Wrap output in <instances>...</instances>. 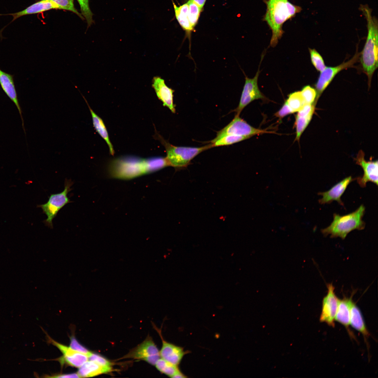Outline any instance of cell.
<instances>
[{"label": "cell", "instance_id": "9c48e42d", "mask_svg": "<svg viewBox=\"0 0 378 378\" xmlns=\"http://www.w3.org/2000/svg\"><path fill=\"white\" fill-rule=\"evenodd\" d=\"M112 9L118 18L141 22L154 29L164 38H169L148 13L147 0H99Z\"/></svg>", "mask_w": 378, "mask_h": 378}, {"label": "cell", "instance_id": "30bf717a", "mask_svg": "<svg viewBox=\"0 0 378 378\" xmlns=\"http://www.w3.org/2000/svg\"><path fill=\"white\" fill-rule=\"evenodd\" d=\"M145 368L146 365L141 360H134L132 358L130 363L128 378H144L141 377V373Z\"/></svg>", "mask_w": 378, "mask_h": 378}, {"label": "cell", "instance_id": "52a82bcc", "mask_svg": "<svg viewBox=\"0 0 378 378\" xmlns=\"http://www.w3.org/2000/svg\"><path fill=\"white\" fill-rule=\"evenodd\" d=\"M345 8L351 36L363 56L370 62L372 73L378 80V39L375 7H368L359 13L354 12L346 3Z\"/></svg>", "mask_w": 378, "mask_h": 378}, {"label": "cell", "instance_id": "8fae6325", "mask_svg": "<svg viewBox=\"0 0 378 378\" xmlns=\"http://www.w3.org/2000/svg\"><path fill=\"white\" fill-rule=\"evenodd\" d=\"M376 9L377 12V36L378 39V1L376 2V4L374 5Z\"/></svg>", "mask_w": 378, "mask_h": 378}, {"label": "cell", "instance_id": "5b68a950", "mask_svg": "<svg viewBox=\"0 0 378 378\" xmlns=\"http://www.w3.org/2000/svg\"><path fill=\"white\" fill-rule=\"evenodd\" d=\"M0 169L8 185L33 214L41 234L46 259L50 266L44 222L36 198L27 150L0 138Z\"/></svg>", "mask_w": 378, "mask_h": 378}, {"label": "cell", "instance_id": "ba28073f", "mask_svg": "<svg viewBox=\"0 0 378 378\" xmlns=\"http://www.w3.org/2000/svg\"><path fill=\"white\" fill-rule=\"evenodd\" d=\"M157 5L162 23V29L172 39L175 54L186 46V27L179 15L177 0H153Z\"/></svg>", "mask_w": 378, "mask_h": 378}, {"label": "cell", "instance_id": "277c9868", "mask_svg": "<svg viewBox=\"0 0 378 378\" xmlns=\"http://www.w3.org/2000/svg\"><path fill=\"white\" fill-rule=\"evenodd\" d=\"M103 18H118L116 13L99 0H80L55 13L49 18L36 24L0 28L3 31H22L26 37L20 45L10 52L0 62L3 66L8 57L15 51L37 36L50 31L79 27Z\"/></svg>", "mask_w": 378, "mask_h": 378}, {"label": "cell", "instance_id": "6da1fadb", "mask_svg": "<svg viewBox=\"0 0 378 378\" xmlns=\"http://www.w3.org/2000/svg\"><path fill=\"white\" fill-rule=\"evenodd\" d=\"M331 314L288 317L266 312L230 316L220 325L217 338L220 349L230 355L262 357L286 348L300 346L336 332Z\"/></svg>", "mask_w": 378, "mask_h": 378}, {"label": "cell", "instance_id": "7a4b0ae2", "mask_svg": "<svg viewBox=\"0 0 378 378\" xmlns=\"http://www.w3.org/2000/svg\"><path fill=\"white\" fill-rule=\"evenodd\" d=\"M309 274L330 294L332 314L341 332L352 338L372 335L378 329V293H351L330 281L314 263Z\"/></svg>", "mask_w": 378, "mask_h": 378}, {"label": "cell", "instance_id": "8992f818", "mask_svg": "<svg viewBox=\"0 0 378 378\" xmlns=\"http://www.w3.org/2000/svg\"><path fill=\"white\" fill-rule=\"evenodd\" d=\"M155 178L169 199L178 216L183 234L187 253L192 262L214 287L220 307L223 310L227 311L229 307V301L218 277L216 266L206 241L181 216L169 194L162 186L158 179L155 176Z\"/></svg>", "mask_w": 378, "mask_h": 378}, {"label": "cell", "instance_id": "3957f363", "mask_svg": "<svg viewBox=\"0 0 378 378\" xmlns=\"http://www.w3.org/2000/svg\"><path fill=\"white\" fill-rule=\"evenodd\" d=\"M304 171L327 212L335 214L344 225L349 226L351 220L346 204L348 180L336 174L329 160L316 153L308 154Z\"/></svg>", "mask_w": 378, "mask_h": 378}]
</instances>
